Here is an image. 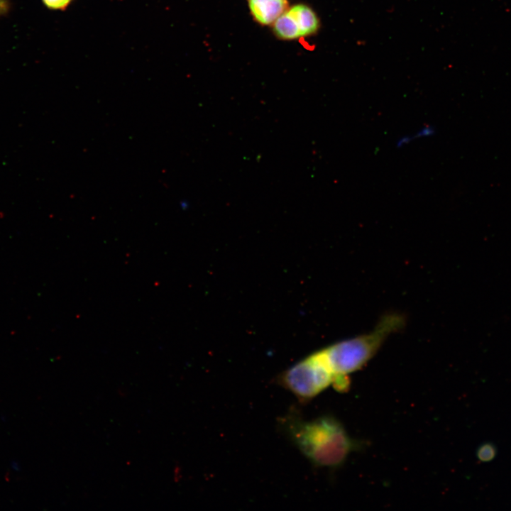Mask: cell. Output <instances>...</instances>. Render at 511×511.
<instances>
[{
  "mask_svg": "<svg viewBox=\"0 0 511 511\" xmlns=\"http://www.w3.org/2000/svg\"><path fill=\"white\" fill-rule=\"evenodd\" d=\"M287 430L301 453L319 467L341 466L359 445L332 416L307 422L293 419L289 421Z\"/></svg>",
  "mask_w": 511,
  "mask_h": 511,
  "instance_id": "cell-1",
  "label": "cell"
},
{
  "mask_svg": "<svg viewBox=\"0 0 511 511\" xmlns=\"http://www.w3.org/2000/svg\"><path fill=\"white\" fill-rule=\"evenodd\" d=\"M403 317L390 314L383 317L371 331L343 340L319 351L334 376L333 385L338 390H346V376L362 368L378 351L386 339L402 328Z\"/></svg>",
  "mask_w": 511,
  "mask_h": 511,
  "instance_id": "cell-2",
  "label": "cell"
},
{
  "mask_svg": "<svg viewBox=\"0 0 511 511\" xmlns=\"http://www.w3.org/2000/svg\"><path fill=\"white\" fill-rule=\"evenodd\" d=\"M334 376L319 351L285 371L280 383L301 400L314 397L331 384Z\"/></svg>",
  "mask_w": 511,
  "mask_h": 511,
  "instance_id": "cell-3",
  "label": "cell"
},
{
  "mask_svg": "<svg viewBox=\"0 0 511 511\" xmlns=\"http://www.w3.org/2000/svg\"><path fill=\"white\" fill-rule=\"evenodd\" d=\"M319 27L315 13L307 6L295 5L274 22V32L282 39L292 40L314 33Z\"/></svg>",
  "mask_w": 511,
  "mask_h": 511,
  "instance_id": "cell-4",
  "label": "cell"
},
{
  "mask_svg": "<svg viewBox=\"0 0 511 511\" xmlns=\"http://www.w3.org/2000/svg\"><path fill=\"white\" fill-rule=\"evenodd\" d=\"M251 14L261 24L274 23L286 10L287 0H248Z\"/></svg>",
  "mask_w": 511,
  "mask_h": 511,
  "instance_id": "cell-5",
  "label": "cell"
},
{
  "mask_svg": "<svg viewBox=\"0 0 511 511\" xmlns=\"http://www.w3.org/2000/svg\"><path fill=\"white\" fill-rule=\"evenodd\" d=\"M477 454L480 460L488 461L494 457L495 451L491 444H485L478 449Z\"/></svg>",
  "mask_w": 511,
  "mask_h": 511,
  "instance_id": "cell-6",
  "label": "cell"
},
{
  "mask_svg": "<svg viewBox=\"0 0 511 511\" xmlns=\"http://www.w3.org/2000/svg\"><path fill=\"white\" fill-rule=\"evenodd\" d=\"M44 4L53 9H63L68 6L72 0H43Z\"/></svg>",
  "mask_w": 511,
  "mask_h": 511,
  "instance_id": "cell-7",
  "label": "cell"
},
{
  "mask_svg": "<svg viewBox=\"0 0 511 511\" xmlns=\"http://www.w3.org/2000/svg\"><path fill=\"white\" fill-rule=\"evenodd\" d=\"M435 133V129L433 126L427 125L422 127L415 134L410 136L412 141L421 137L431 136Z\"/></svg>",
  "mask_w": 511,
  "mask_h": 511,
  "instance_id": "cell-8",
  "label": "cell"
},
{
  "mask_svg": "<svg viewBox=\"0 0 511 511\" xmlns=\"http://www.w3.org/2000/svg\"><path fill=\"white\" fill-rule=\"evenodd\" d=\"M8 9V1L0 0V15L4 13Z\"/></svg>",
  "mask_w": 511,
  "mask_h": 511,
  "instance_id": "cell-9",
  "label": "cell"
}]
</instances>
